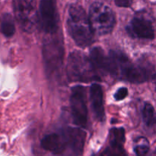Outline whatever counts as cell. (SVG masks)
Wrapping results in <instances>:
<instances>
[{
	"mask_svg": "<svg viewBox=\"0 0 156 156\" xmlns=\"http://www.w3.org/2000/svg\"><path fill=\"white\" fill-rule=\"evenodd\" d=\"M85 132L68 127L59 133L47 135L41 140V147L58 156H80L85 142Z\"/></svg>",
	"mask_w": 156,
	"mask_h": 156,
	"instance_id": "1",
	"label": "cell"
},
{
	"mask_svg": "<svg viewBox=\"0 0 156 156\" xmlns=\"http://www.w3.org/2000/svg\"><path fill=\"white\" fill-rule=\"evenodd\" d=\"M15 17L21 28L26 32H32L39 18L35 0H13Z\"/></svg>",
	"mask_w": 156,
	"mask_h": 156,
	"instance_id": "6",
	"label": "cell"
},
{
	"mask_svg": "<svg viewBox=\"0 0 156 156\" xmlns=\"http://www.w3.org/2000/svg\"><path fill=\"white\" fill-rule=\"evenodd\" d=\"M90 60L97 72L114 75V66L111 57L107 56L100 47H94L91 49Z\"/></svg>",
	"mask_w": 156,
	"mask_h": 156,
	"instance_id": "11",
	"label": "cell"
},
{
	"mask_svg": "<svg viewBox=\"0 0 156 156\" xmlns=\"http://www.w3.org/2000/svg\"><path fill=\"white\" fill-rule=\"evenodd\" d=\"M110 145L123 146L125 142V130L123 128H113L110 130Z\"/></svg>",
	"mask_w": 156,
	"mask_h": 156,
	"instance_id": "15",
	"label": "cell"
},
{
	"mask_svg": "<svg viewBox=\"0 0 156 156\" xmlns=\"http://www.w3.org/2000/svg\"><path fill=\"white\" fill-rule=\"evenodd\" d=\"M39 20L46 33H56L58 30V15L55 0H40Z\"/></svg>",
	"mask_w": 156,
	"mask_h": 156,
	"instance_id": "8",
	"label": "cell"
},
{
	"mask_svg": "<svg viewBox=\"0 0 156 156\" xmlns=\"http://www.w3.org/2000/svg\"><path fill=\"white\" fill-rule=\"evenodd\" d=\"M90 24L94 34L105 35L111 33L115 26V15L112 9L101 2H94L89 9Z\"/></svg>",
	"mask_w": 156,
	"mask_h": 156,
	"instance_id": "5",
	"label": "cell"
},
{
	"mask_svg": "<svg viewBox=\"0 0 156 156\" xmlns=\"http://www.w3.org/2000/svg\"><path fill=\"white\" fill-rule=\"evenodd\" d=\"M149 143L146 138L138 139L133 148L136 156H149Z\"/></svg>",
	"mask_w": 156,
	"mask_h": 156,
	"instance_id": "16",
	"label": "cell"
},
{
	"mask_svg": "<svg viewBox=\"0 0 156 156\" xmlns=\"http://www.w3.org/2000/svg\"><path fill=\"white\" fill-rule=\"evenodd\" d=\"M109 56L114 63V76H119L131 83H144L155 73L154 66L148 61L136 65L123 52L117 50H111Z\"/></svg>",
	"mask_w": 156,
	"mask_h": 156,
	"instance_id": "2",
	"label": "cell"
},
{
	"mask_svg": "<svg viewBox=\"0 0 156 156\" xmlns=\"http://www.w3.org/2000/svg\"><path fill=\"white\" fill-rule=\"evenodd\" d=\"M101 156H127V154L125 151L123 146L110 145Z\"/></svg>",
	"mask_w": 156,
	"mask_h": 156,
	"instance_id": "17",
	"label": "cell"
},
{
	"mask_svg": "<svg viewBox=\"0 0 156 156\" xmlns=\"http://www.w3.org/2000/svg\"><path fill=\"white\" fill-rule=\"evenodd\" d=\"M152 81H153L154 84H155V90H156V73L154 74V76H152Z\"/></svg>",
	"mask_w": 156,
	"mask_h": 156,
	"instance_id": "20",
	"label": "cell"
},
{
	"mask_svg": "<svg viewBox=\"0 0 156 156\" xmlns=\"http://www.w3.org/2000/svg\"><path fill=\"white\" fill-rule=\"evenodd\" d=\"M66 72L69 80L73 82H90L100 80L91 60L78 50L72 52L69 56Z\"/></svg>",
	"mask_w": 156,
	"mask_h": 156,
	"instance_id": "4",
	"label": "cell"
},
{
	"mask_svg": "<svg viewBox=\"0 0 156 156\" xmlns=\"http://www.w3.org/2000/svg\"><path fill=\"white\" fill-rule=\"evenodd\" d=\"M143 118L145 124L149 128L156 127V113L153 106L149 102H146L143 110Z\"/></svg>",
	"mask_w": 156,
	"mask_h": 156,
	"instance_id": "14",
	"label": "cell"
},
{
	"mask_svg": "<svg viewBox=\"0 0 156 156\" xmlns=\"http://www.w3.org/2000/svg\"><path fill=\"white\" fill-rule=\"evenodd\" d=\"M114 2L119 7L127 8L132 5L133 0H114Z\"/></svg>",
	"mask_w": 156,
	"mask_h": 156,
	"instance_id": "19",
	"label": "cell"
},
{
	"mask_svg": "<svg viewBox=\"0 0 156 156\" xmlns=\"http://www.w3.org/2000/svg\"><path fill=\"white\" fill-rule=\"evenodd\" d=\"M128 95V90L126 87H121V88L118 89L117 90V92L114 94V98H115L116 100L120 101L123 100V99L127 96Z\"/></svg>",
	"mask_w": 156,
	"mask_h": 156,
	"instance_id": "18",
	"label": "cell"
},
{
	"mask_svg": "<svg viewBox=\"0 0 156 156\" xmlns=\"http://www.w3.org/2000/svg\"><path fill=\"white\" fill-rule=\"evenodd\" d=\"M155 156H156V148H155Z\"/></svg>",
	"mask_w": 156,
	"mask_h": 156,
	"instance_id": "21",
	"label": "cell"
},
{
	"mask_svg": "<svg viewBox=\"0 0 156 156\" xmlns=\"http://www.w3.org/2000/svg\"><path fill=\"white\" fill-rule=\"evenodd\" d=\"M90 99L91 107L98 121H104L105 118V107H104V97L102 87L98 84H93L90 88Z\"/></svg>",
	"mask_w": 156,
	"mask_h": 156,
	"instance_id": "12",
	"label": "cell"
},
{
	"mask_svg": "<svg viewBox=\"0 0 156 156\" xmlns=\"http://www.w3.org/2000/svg\"><path fill=\"white\" fill-rule=\"evenodd\" d=\"M67 24L69 32L78 46L84 47L92 44L94 33L91 28L89 18L82 6L77 4L70 6Z\"/></svg>",
	"mask_w": 156,
	"mask_h": 156,
	"instance_id": "3",
	"label": "cell"
},
{
	"mask_svg": "<svg viewBox=\"0 0 156 156\" xmlns=\"http://www.w3.org/2000/svg\"><path fill=\"white\" fill-rule=\"evenodd\" d=\"M0 29L3 35L7 38H10L14 35L15 32V26L13 18L10 14L5 13L3 15L2 18Z\"/></svg>",
	"mask_w": 156,
	"mask_h": 156,
	"instance_id": "13",
	"label": "cell"
},
{
	"mask_svg": "<svg viewBox=\"0 0 156 156\" xmlns=\"http://www.w3.org/2000/svg\"><path fill=\"white\" fill-rule=\"evenodd\" d=\"M44 58L47 71L53 73L61 67L62 61V47L58 40L47 41L44 46Z\"/></svg>",
	"mask_w": 156,
	"mask_h": 156,
	"instance_id": "9",
	"label": "cell"
},
{
	"mask_svg": "<svg viewBox=\"0 0 156 156\" xmlns=\"http://www.w3.org/2000/svg\"><path fill=\"white\" fill-rule=\"evenodd\" d=\"M127 30L131 35L139 38L151 40L155 38V30L152 21L140 13L133 18Z\"/></svg>",
	"mask_w": 156,
	"mask_h": 156,
	"instance_id": "10",
	"label": "cell"
},
{
	"mask_svg": "<svg viewBox=\"0 0 156 156\" xmlns=\"http://www.w3.org/2000/svg\"><path fill=\"white\" fill-rule=\"evenodd\" d=\"M70 105L74 123L78 126L85 127L88 122V108L83 86H75L72 88Z\"/></svg>",
	"mask_w": 156,
	"mask_h": 156,
	"instance_id": "7",
	"label": "cell"
}]
</instances>
